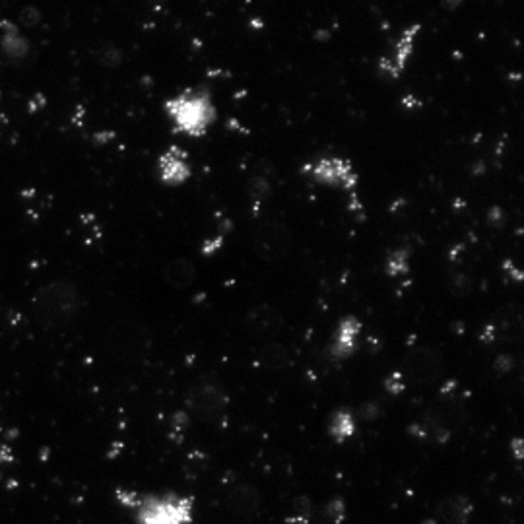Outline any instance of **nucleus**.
Returning <instances> with one entry per match:
<instances>
[{
    "instance_id": "obj_29",
    "label": "nucleus",
    "mask_w": 524,
    "mask_h": 524,
    "mask_svg": "<svg viewBox=\"0 0 524 524\" xmlns=\"http://www.w3.org/2000/svg\"><path fill=\"white\" fill-rule=\"evenodd\" d=\"M419 524H439V523H437V518H435V516H429V518H424Z\"/></svg>"
},
{
    "instance_id": "obj_3",
    "label": "nucleus",
    "mask_w": 524,
    "mask_h": 524,
    "mask_svg": "<svg viewBox=\"0 0 524 524\" xmlns=\"http://www.w3.org/2000/svg\"><path fill=\"white\" fill-rule=\"evenodd\" d=\"M116 499L123 507L130 509L136 524H192L194 499L177 493H136L119 490Z\"/></svg>"
},
{
    "instance_id": "obj_1",
    "label": "nucleus",
    "mask_w": 524,
    "mask_h": 524,
    "mask_svg": "<svg viewBox=\"0 0 524 524\" xmlns=\"http://www.w3.org/2000/svg\"><path fill=\"white\" fill-rule=\"evenodd\" d=\"M173 130L189 138H204L217 121L216 103L206 88H187L163 103Z\"/></svg>"
},
{
    "instance_id": "obj_10",
    "label": "nucleus",
    "mask_w": 524,
    "mask_h": 524,
    "mask_svg": "<svg viewBox=\"0 0 524 524\" xmlns=\"http://www.w3.org/2000/svg\"><path fill=\"white\" fill-rule=\"evenodd\" d=\"M291 245L290 231L282 224H267L255 235V255L264 262L282 260Z\"/></svg>"
},
{
    "instance_id": "obj_12",
    "label": "nucleus",
    "mask_w": 524,
    "mask_h": 524,
    "mask_svg": "<svg viewBox=\"0 0 524 524\" xmlns=\"http://www.w3.org/2000/svg\"><path fill=\"white\" fill-rule=\"evenodd\" d=\"M361 332H363V325L359 321L358 316L354 315H346L342 316L340 323L334 330V338H332V358L334 359H348L351 358L356 351H358L359 346V338H361Z\"/></svg>"
},
{
    "instance_id": "obj_17",
    "label": "nucleus",
    "mask_w": 524,
    "mask_h": 524,
    "mask_svg": "<svg viewBox=\"0 0 524 524\" xmlns=\"http://www.w3.org/2000/svg\"><path fill=\"white\" fill-rule=\"evenodd\" d=\"M356 431H358V419L354 416V412H349L346 408L336 410L328 419V435L338 445L349 441Z\"/></svg>"
},
{
    "instance_id": "obj_15",
    "label": "nucleus",
    "mask_w": 524,
    "mask_h": 524,
    "mask_svg": "<svg viewBox=\"0 0 524 524\" xmlns=\"http://www.w3.org/2000/svg\"><path fill=\"white\" fill-rule=\"evenodd\" d=\"M474 515V503L466 495H449L435 509V518L439 524H468Z\"/></svg>"
},
{
    "instance_id": "obj_14",
    "label": "nucleus",
    "mask_w": 524,
    "mask_h": 524,
    "mask_svg": "<svg viewBox=\"0 0 524 524\" xmlns=\"http://www.w3.org/2000/svg\"><path fill=\"white\" fill-rule=\"evenodd\" d=\"M247 326L257 336H274L283 326V315L270 303H258L247 313Z\"/></svg>"
},
{
    "instance_id": "obj_21",
    "label": "nucleus",
    "mask_w": 524,
    "mask_h": 524,
    "mask_svg": "<svg viewBox=\"0 0 524 524\" xmlns=\"http://www.w3.org/2000/svg\"><path fill=\"white\" fill-rule=\"evenodd\" d=\"M346 513H348L346 501L340 499V497H334V499H330L321 507L318 520H321V524H342L346 520Z\"/></svg>"
},
{
    "instance_id": "obj_18",
    "label": "nucleus",
    "mask_w": 524,
    "mask_h": 524,
    "mask_svg": "<svg viewBox=\"0 0 524 524\" xmlns=\"http://www.w3.org/2000/svg\"><path fill=\"white\" fill-rule=\"evenodd\" d=\"M163 276H166V282L175 288V290H187L194 283V278H196V268L192 264L189 258H175L171 262H167L166 270H163Z\"/></svg>"
},
{
    "instance_id": "obj_19",
    "label": "nucleus",
    "mask_w": 524,
    "mask_h": 524,
    "mask_svg": "<svg viewBox=\"0 0 524 524\" xmlns=\"http://www.w3.org/2000/svg\"><path fill=\"white\" fill-rule=\"evenodd\" d=\"M115 344L116 348L125 349V351L140 349L142 344H144L142 326L133 325V323H125V325L115 326Z\"/></svg>"
},
{
    "instance_id": "obj_16",
    "label": "nucleus",
    "mask_w": 524,
    "mask_h": 524,
    "mask_svg": "<svg viewBox=\"0 0 524 524\" xmlns=\"http://www.w3.org/2000/svg\"><path fill=\"white\" fill-rule=\"evenodd\" d=\"M257 365L270 373H278L291 365V354L280 342H268L264 344L257 356Z\"/></svg>"
},
{
    "instance_id": "obj_9",
    "label": "nucleus",
    "mask_w": 524,
    "mask_h": 524,
    "mask_svg": "<svg viewBox=\"0 0 524 524\" xmlns=\"http://www.w3.org/2000/svg\"><path fill=\"white\" fill-rule=\"evenodd\" d=\"M158 179L166 187H183L184 183H189L192 177V166L189 154L181 146H169L167 150L159 154L158 163Z\"/></svg>"
},
{
    "instance_id": "obj_4",
    "label": "nucleus",
    "mask_w": 524,
    "mask_h": 524,
    "mask_svg": "<svg viewBox=\"0 0 524 524\" xmlns=\"http://www.w3.org/2000/svg\"><path fill=\"white\" fill-rule=\"evenodd\" d=\"M466 419H468V412H466L464 402L450 392H443L441 396L425 410L424 416L408 427V433L417 441L445 445L466 424Z\"/></svg>"
},
{
    "instance_id": "obj_27",
    "label": "nucleus",
    "mask_w": 524,
    "mask_h": 524,
    "mask_svg": "<svg viewBox=\"0 0 524 524\" xmlns=\"http://www.w3.org/2000/svg\"><path fill=\"white\" fill-rule=\"evenodd\" d=\"M511 450H513V457H515V460H523L524 458V441H523V437H515L513 441H511Z\"/></svg>"
},
{
    "instance_id": "obj_2",
    "label": "nucleus",
    "mask_w": 524,
    "mask_h": 524,
    "mask_svg": "<svg viewBox=\"0 0 524 524\" xmlns=\"http://www.w3.org/2000/svg\"><path fill=\"white\" fill-rule=\"evenodd\" d=\"M32 307L41 328L58 330L74 323L82 313V291L70 280H51L37 288Z\"/></svg>"
},
{
    "instance_id": "obj_11",
    "label": "nucleus",
    "mask_w": 524,
    "mask_h": 524,
    "mask_svg": "<svg viewBox=\"0 0 524 524\" xmlns=\"http://www.w3.org/2000/svg\"><path fill=\"white\" fill-rule=\"evenodd\" d=\"M262 507V497L255 485L250 483H237L227 493V509L237 520L249 523L257 518Z\"/></svg>"
},
{
    "instance_id": "obj_13",
    "label": "nucleus",
    "mask_w": 524,
    "mask_h": 524,
    "mask_svg": "<svg viewBox=\"0 0 524 524\" xmlns=\"http://www.w3.org/2000/svg\"><path fill=\"white\" fill-rule=\"evenodd\" d=\"M0 51L12 62H22L32 53V43L16 22H0Z\"/></svg>"
},
{
    "instance_id": "obj_25",
    "label": "nucleus",
    "mask_w": 524,
    "mask_h": 524,
    "mask_svg": "<svg viewBox=\"0 0 524 524\" xmlns=\"http://www.w3.org/2000/svg\"><path fill=\"white\" fill-rule=\"evenodd\" d=\"M41 22V10L35 8V6H25L22 12H20V24L24 27H35V25Z\"/></svg>"
},
{
    "instance_id": "obj_20",
    "label": "nucleus",
    "mask_w": 524,
    "mask_h": 524,
    "mask_svg": "<svg viewBox=\"0 0 524 524\" xmlns=\"http://www.w3.org/2000/svg\"><path fill=\"white\" fill-rule=\"evenodd\" d=\"M410 249H394L387 255L384 272L389 278H404L410 272Z\"/></svg>"
},
{
    "instance_id": "obj_8",
    "label": "nucleus",
    "mask_w": 524,
    "mask_h": 524,
    "mask_svg": "<svg viewBox=\"0 0 524 524\" xmlns=\"http://www.w3.org/2000/svg\"><path fill=\"white\" fill-rule=\"evenodd\" d=\"M419 34H422V25H408L406 29L394 39L391 49L387 51L383 57L379 58L377 68H379V72H381L384 78H389V80H398L400 76L406 72L408 62H410V58L414 55V49H416Z\"/></svg>"
},
{
    "instance_id": "obj_24",
    "label": "nucleus",
    "mask_w": 524,
    "mask_h": 524,
    "mask_svg": "<svg viewBox=\"0 0 524 524\" xmlns=\"http://www.w3.org/2000/svg\"><path fill=\"white\" fill-rule=\"evenodd\" d=\"M384 389H387V392H391V394H402L408 389V383L404 381V377L400 375V371H396V373H391L387 377Z\"/></svg>"
},
{
    "instance_id": "obj_23",
    "label": "nucleus",
    "mask_w": 524,
    "mask_h": 524,
    "mask_svg": "<svg viewBox=\"0 0 524 524\" xmlns=\"http://www.w3.org/2000/svg\"><path fill=\"white\" fill-rule=\"evenodd\" d=\"M98 60H100L103 67L115 68L123 62V53L116 49L115 45H107V47H101L100 53H98Z\"/></svg>"
},
{
    "instance_id": "obj_28",
    "label": "nucleus",
    "mask_w": 524,
    "mask_h": 524,
    "mask_svg": "<svg viewBox=\"0 0 524 524\" xmlns=\"http://www.w3.org/2000/svg\"><path fill=\"white\" fill-rule=\"evenodd\" d=\"M441 4L447 12H455V10H458L464 4V0H441Z\"/></svg>"
},
{
    "instance_id": "obj_26",
    "label": "nucleus",
    "mask_w": 524,
    "mask_h": 524,
    "mask_svg": "<svg viewBox=\"0 0 524 524\" xmlns=\"http://www.w3.org/2000/svg\"><path fill=\"white\" fill-rule=\"evenodd\" d=\"M493 369H495V373L497 375L511 373V371L515 369V359H513V356L501 354V356H497L495 361H493Z\"/></svg>"
},
{
    "instance_id": "obj_22",
    "label": "nucleus",
    "mask_w": 524,
    "mask_h": 524,
    "mask_svg": "<svg viewBox=\"0 0 524 524\" xmlns=\"http://www.w3.org/2000/svg\"><path fill=\"white\" fill-rule=\"evenodd\" d=\"M313 520V505L307 497H297L293 503L290 516H288V524H309Z\"/></svg>"
},
{
    "instance_id": "obj_7",
    "label": "nucleus",
    "mask_w": 524,
    "mask_h": 524,
    "mask_svg": "<svg viewBox=\"0 0 524 524\" xmlns=\"http://www.w3.org/2000/svg\"><path fill=\"white\" fill-rule=\"evenodd\" d=\"M445 371V358L441 349L435 346H416L408 351L400 375L408 384H431Z\"/></svg>"
},
{
    "instance_id": "obj_6",
    "label": "nucleus",
    "mask_w": 524,
    "mask_h": 524,
    "mask_svg": "<svg viewBox=\"0 0 524 524\" xmlns=\"http://www.w3.org/2000/svg\"><path fill=\"white\" fill-rule=\"evenodd\" d=\"M227 406H229L227 394L222 389V384H217L212 379H202L189 392V412L196 419L212 427L224 424L227 417Z\"/></svg>"
},
{
    "instance_id": "obj_5",
    "label": "nucleus",
    "mask_w": 524,
    "mask_h": 524,
    "mask_svg": "<svg viewBox=\"0 0 524 524\" xmlns=\"http://www.w3.org/2000/svg\"><path fill=\"white\" fill-rule=\"evenodd\" d=\"M303 175L323 187L336 191L354 192L359 184V173L348 158L321 156L303 166Z\"/></svg>"
}]
</instances>
